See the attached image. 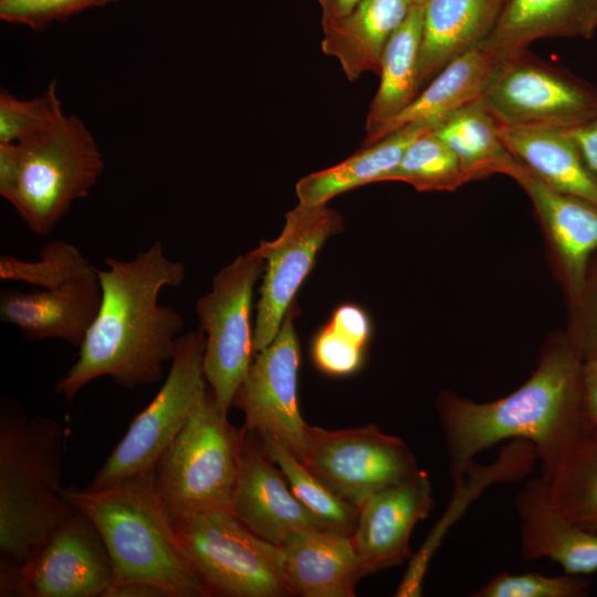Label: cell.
I'll return each instance as SVG.
<instances>
[{"instance_id":"cell-13","label":"cell","mask_w":597,"mask_h":597,"mask_svg":"<svg viewBox=\"0 0 597 597\" xmlns=\"http://www.w3.org/2000/svg\"><path fill=\"white\" fill-rule=\"evenodd\" d=\"M290 308L273 342L256 353L232 406L244 415L243 427L277 439L300 459L307 423L297 400L300 345Z\"/></svg>"},{"instance_id":"cell-25","label":"cell","mask_w":597,"mask_h":597,"mask_svg":"<svg viewBox=\"0 0 597 597\" xmlns=\"http://www.w3.org/2000/svg\"><path fill=\"white\" fill-rule=\"evenodd\" d=\"M597 32V0H507L486 41L504 59L545 38H582Z\"/></svg>"},{"instance_id":"cell-28","label":"cell","mask_w":597,"mask_h":597,"mask_svg":"<svg viewBox=\"0 0 597 597\" xmlns=\"http://www.w3.org/2000/svg\"><path fill=\"white\" fill-rule=\"evenodd\" d=\"M419 126H405L383 139L363 146L360 151L327 169L310 174L296 184L300 202L326 203L333 197L356 187L386 181L410 144L423 132Z\"/></svg>"},{"instance_id":"cell-43","label":"cell","mask_w":597,"mask_h":597,"mask_svg":"<svg viewBox=\"0 0 597 597\" xmlns=\"http://www.w3.org/2000/svg\"><path fill=\"white\" fill-rule=\"evenodd\" d=\"M427 0H411L415 6H423Z\"/></svg>"},{"instance_id":"cell-18","label":"cell","mask_w":597,"mask_h":597,"mask_svg":"<svg viewBox=\"0 0 597 597\" xmlns=\"http://www.w3.org/2000/svg\"><path fill=\"white\" fill-rule=\"evenodd\" d=\"M434 505L429 475L419 470L411 476L386 485L359 506L352 534L364 574L397 566L412 555L409 547L416 524Z\"/></svg>"},{"instance_id":"cell-41","label":"cell","mask_w":597,"mask_h":597,"mask_svg":"<svg viewBox=\"0 0 597 597\" xmlns=\"http://www.w3.org/2000/svg\"><path fill=\"white\" fill-rule=\"evenodd\" d=\"M583 390L585 407L591 426L597 425V357L583 365Z\"/></svg>"},{"instance_id":"cell-35","label":"cell","mask_w":597,"mask_h":597,"mask_svg":"<svg viewBox=\"0 0 597 597\" xmlns=\"http://www.w3.org/2000/svg\"><path fill=\"white\" fill-rule=\"evenodd\" d=\"M587 590V582L580 575L565 573L558 576H545L538 573L510 574L506 572L493 576L476 589L474 597H579Z\"/></svg>"},{"instance_id":"cell-24","label":"cell","mask_w":597,"mask_h":597,"mask_svg":"<svg viewBox=\"0 0 597 597\" xmlns=\"http://www.w3.org/2000/svg\"><path fill=\"white\" fill-rule=\"evenodd\" d=\"M499 134L511 154L546 185L597 203V177L568 130L499 124Z\"/></svg>"},{"instance_id":"cell-36","label":"cell","mask_w":597,"mask_h":597,"mask_svg":"<svg viewBox=\"0 0 597 597\" xmlns=\"http://www.w3.org/2000/svg\"><path fill=\"white\" fill-rule=\"evenodd\" d=\"M565 333L584 362L597 357V250L577 298L567 305Z\"/></svg>"},{"instance_id":"cell-20","label":"cell","mask_w":597,"mask_h":597,"mask_svg":"<svg viewBox=\"0 0 597 597\" xmlns=\"http://www.w3.org/2000/svg\"><path fill=\"white\" fill-rule=\"evenodd\" d=\"M279 547L292 596L353 597L365 576L352 535L310 528L291 534Z\"/></svg>"},{"instance_id":"cell-6","label":"cell","mask_w":597,"mask_h":597,"mask_svg":"<svg viewBox=\"0 0 597 597\" xmlns=\"http://www.w3.org/2000/svg\"><path fill=\"white\" fill-rule=\"evenodd\" d=\"M242 437V427L230 423L228 412L207 390L155 469L160 496L174 520L231 512Z\"/></svg>"},{"instance_id":"cell-7","label":"cell","mask_w":597,"mask_h":597,"mask_svg":"<svg viewBox=\"0 0 597 597\" xmlns=\"http://www.w3.org/2000/svg\"><path fill=\"white\" fill-rule=\"evenodd\" d=\"M186 556L211 596L287 597L281 549L230 511L174 520Z\"/></svg>"},{"instance_id":"cell-22","label":"cell","mask_w":597,"mask_h":597,"mask_svg":"<svg viewBox=\"0 0 597 597\" xmlns=\"http://www.w3.org/2000/svg\"><path fill=\"white\" fill-rule=\"evenodd\" d=\"M507 0H427L419 59L421 84L449 62L484 42Z\"/></svg>"},{"instance_id":"cell-3","label":"cell","mask_w":597,"mask_h":597,"mask_svg":"<svg viewBox=\"0 0 597 597\" xmlns=\"http://www.w3.org/2000/svg\"><path fill=\"white\" fill-rule=\"evenodd\" d=\"M64 429L52 418H29L10 399L0 405V596L12 597L19 570L75 510L61 478Z\"/></svg>"},{"instance_id":"cell-37","label":"cell","mask_w":597,"mask_h":597,"mask_svg":"<svg viewBox=\"0 0 597 597\" xmlns=\"http://www.w3.org/2000/svg\"><path fill=\"white\" fill-rule=\"evenodd\" d=\"M114 1L117 0H0V19L40 32L55 21Z\"/></svg>"},{"instance_id":"cell-27","label":"cell","mask_w":597,"mask_h":597,"mask_svg":"<svg viewBox=\"0 0 597 597\" xmlns=\"http://www.w3.org/2000/svg\"><path fill=\"white\" fill-rule=\"evenodd\" d=\"M423 29V7L412 6L388 40L380 61V84L369 106L366 132L396 117L419 94V59Z\"/></svg>"},{"instance_id":"cell-10","label":"cell","mask_w":597,"mask_h":597,"mask_svg":"<svg viewBox=\"0 0 597 597\" xmlns=\"http://www.w3.org/2000/svg\"><path fill=\"white\" fill-rule=\"evenodd\" d=\"M300 460L357 509L374 492L420 470L407 443L374 423L341 430L307 425Z\"/></svg>"},{"instance_id":"cell-14","label":"cell","mask_w":597,"mask_h":597,"mask_svg":"<svg viewBox=\"0 0 597 597\" xmlns=\"http://www.w3.org/2000/svg\"><path fill=\"white\" fill-rule=\"evenodd\" d=\"M115 578L100 533L75 510L21 566L14 597H104Z\"/></svg>"},{"instance_id":"cell-30","label":"cell","mask_w":597,"mask_h":597,"mask_svg":"<svg viewBox=\"0 0 597 597\" xmlns=\"http://www.w3.org/2000/svg\"><path fill=\"white\" fill-rule=\"evenodd\" d=\"M553 506L580 527L597 533V425L547 480Z\"/></svg>"},{"instance_id":"cell-26","label":"cell","mask_w":597,"mask_h":597,"mask_svg":"<svg viewBox=\"0 0 597 597\" xmlns=\"http://www.w3.org/2000/svg\"><path fill=\"white\" fill-rule=\"evenodd\" d=\"M412 6L411 0H362L346 17L323 25V52L338 60L349 81L379 73L384 49Z\"/></svg>"},{"instance_id":"cell-19","label":"cell","mask_w":597,"mask_h":597,"mask_svg":"<svg viewBox=\"0 0 597 597\" xmlns=\"http://www.w3.org/2000/svg\"><path fill=\"white\" fill-rule=\"evenodd\" d=\"M504 60L486 40L457 56L408 107L366 136L363 146L405 126L436 129L458 111L483 100Z\"/></svg>"},{"instance_id":"cell-39","label":"cell","mask_w":597,"mask_h":597,"mask_svg":"<svg viewBox=\"0 0 597 597\" xmlns=\"http://www.w3.org/2000/svg\"><path fill=\"white\" fill-rule=\"evenodd\" d=\"M568 132L577 143L588 167L597 177V118Z\"/></svg>"},{"instance_id":"cell-32","label":"cell","mask_w":597,"mask_h":597,"mask_svg":"<svg viewBox=\"0 0 597 597\" xmlns=\"http://www.w3.org/2000/svg\"><path fill=\"white\" fill-rule=\"evenodd\" d=\"M386 181H404L418 191H453L469 182L459 159L433 129L410 144Z\"/></svg>"},{"instance_id":"cell-23","label":"cell","mask_w":597,"mask_h":597,"mask_svg":"<svg viewBox=\"0 0 597 597\" xmlns=\"http://www.w3.org/2000/svg\"><path fill=\"white\" fill-rule=\"evenodd\" d=\"M537 461L535 447L521 439L510 440L499 451L498 459L489 465L472 462L463 481L453 486L452 499L443 516L429 533L420 548L411 555L397 597H418L429 563L450 526L458 520L470 502L476 499L490 484L517 481L532 471Z\"/></svg>"},{"instance_id":"cell-11","label":"cell","mask_w":597,"mask_h":597,"mask_svg":"<svg viewBox=\"0 0 597 597\" xmlns=\"http://www.w3.org/2000/svg\"><path fill=\"white\" fill-rule=\"evenodd\" d=\"M483 103L505 126L573 129L597 118V90L526 50L503 61Z\"/></svg>"},{"instance_id":"cell-5","label":"cell","mask_w":597,"mask_h":597,"mask_svg":"<svg viewBox=\"0 0 597 597\" xmlns=\"http://www.w3.org/2000/svg\"><path fill=\"white\" fill-rule=\"evenodd\" d=\"M102 153L84 123L64 115L28 139L0 144V195L27 227L48 235L103 172Z\"/></svg>"},{"instance_id":"cell-9","label":"cell","mask_w":597,"mask_h":597,"mask_svg":"<svg viewBox=\"0 0 597 597\" xmlns=\"http://www.w3.org/2000/svg\"><path fill=\"white\" fill-rule=\"evenodd\" d=\"M264 270L265 260L255 249L239 255L217 273L211 291L196 304L206 338L203 376L226 412L252 363V294Z\"/></svg>"},{"instance_id":"cell-31","label":"cell","mask_w":597,"mask_h":597,"mask_svg":"<svg viewBox=\"0 0 597 597\" xmlns=\"http://www.w3.org/2000/svg\"><path fill=\"white\" fill-rule=\"evenodd\" d=\"M258 437L265 452L282 471L294 495L327 528L352 535L356 527L358 509L332 491L277 439Z\"/></svg>"},{"instance_id":"cell-15","label":"cell","mask_w":597,"mask_h":597,"mask_svg":"<svg viewBox=\"0 0 597 597\" xmlns=\"http://www.w3.org/2000/svg\"><path fill=\"white\" fill-rule=\"evenodd\" d=\"M511 178L534 207L551 269L569 305L577 298L597 250V203L549 187L521 163Z\"/></svg>"},{"instance_id":"cell-16","label":"cell","mask_w":597,"mask_h":597,"mask_svg":"<svg viewBox=\"0 0 597 597\" xmlns=\"http://www.w3.org/2000/svg\"><path fill=\"white\" fill-rule=\"evenodd\" d=\"M102 302L100 270L91 264L78 273L31 292L3 289L0 318L29 341L57 338L80 347Z\"/></svg>"},{"instance_id":"cell-34","label":"cell","mask_w":597,"mask_h":597,"mask_svg":"<svg viewBox=\"0 0 597 597\" xmlns=\"http://www.w3.org/2000/svg\"><path fill=\"white\" fill-rule=\"evenodd\" d=\"M64 113L55 83L39 96L22 101L7 90L0 94V144L28 139L56 124Z\"/></svg>"},{"instance_id":"cell-4","label":"cell","mask_w":597,"mask_h":597,"mask_svg":"<svg viewBox=\"0 0 597 597\" xmlns=\"http://www.w3.org/2000/svg\"><path fill=\"white\" fill-rule=\"evenodd\" d=\"M61 493L100 533L115 582L151 583L169 597H210L181 546L155 471L103 489L62 488Z\"/></svg>"},{"instance_id":"cell-17","label":"cell","mask_w":597,"mask_h":597,"mask_svg":"<svg viewBox=\"0 0 597 597\" xmlns=\"http://www.w3.org/2000/svg\"><path fill=\"white\" fill-rule=\"evenodd\" d=\"M242 430L231 513L258 536L277 546L295 532L326 527L294 495L259 437L243 426Z\"/></svg>"},{"instance_id":"cell-2","label":"cell","mask_w":597,"mask_h":597,"mask_svg":"<svg viewBox=\"0 0 597 597\" xmlns=\"http://www.w3.org/2000/svg\"><path fill=\"white\" fill-rule=\"evenodd\" d=\"M105 264L98 313L55 386L67 401L100 377L128 389L159 381L184 327L182 315L160 304L159 294L184 282L185 265L170 260L159 240L132 260L106 258Z\"/></svg>"},{"instance_id":"cell-38","label":"cell","mask_w":597,"mask_h":597,"mask_svg":"<svg viewBox=\"0 0 597 597\" xmlns=\"http://www.w3.org/2000/svg\"><path fill=\"white\" fill-rule=\"evenodd\" d=\"M365 348L366 345L328 322L314 338L312 356L323 373L344 376L360 367Z\"/></svg>"},{"instance_id":"cell-29","label":"cell","mask_w":597,"mask_h":597,"mask_svg":"<svg viewBox=\"0 0 597 597\" xmlns=\"http://www.w3.org/2000/svg\"><path fill=\"white\" fill-rule=\"evenodd\" d=\"M459 159L469 181L502 174L511 177L520 161L499 134V123L483 100L450 116L433 129Z\"/></svg>"},{"instance_id":"cell-21","label":"cell","mask_w":597,"mask_h":597,"mask_svg":"<svg viewBox=\"0 0 597 597\" xmlns=\"http://www.w3.org/2000/svg\"><path fill=\"white\" fill-rule=\"evenodd\" d=\"M514 503L523 559L548 558L572 575L597 570V533L580 527L553 506L544 476L526 481Z\"/></svg>"},{"instance_id":"cell-1","label":"cell","mask_w":597,"mask_h":597,"mask_svg":"<svg viewBox=\"0 0 597 597\" xmlns=\"http://www.w3.org/2000/svg\"><path fill=\"white\" fill-rule=\"evenodd\" d=\"M583 365L565 331H556L541 344L530 377L510 395L476 402L442 390L436 408L452 485L463 481L476 454L514 439L535 447L541 475L549 480L593 427L585 407Z\"/></svg>"},{"instance_id":"cell-42","label":"cell","mask_w":597,"mask_h":597,"mask_svg":"<svg viewBox=\"0 0 597 597\" xmlns=\"http://www.w3.org/2000/svg\"><path fill=\"white\" fill-rule=\"evenodd\" d=\"M360 1L362 0H318L322 10V25L329 24L346 17Z\"/></svg>"},{"instance_id":"cell-8","label":"cell","mask_w":597,"mask_h":597,"mask_svg":"<svg viewBox=\"0 0 597 597\" xmlns=\"http://www.w3.org/2000/svg\"><path fill=\"white\" fill-rule=\"evenodd\" d=\"M205 345V334L200 328L177 338L163 386L135 416L124 437L85 489L107 488L155 471L158 461L207 392Z\"/></svg>"},{"instance_id":"cell-40","label":"cell","mask_w":597,"mask_h":597,"mask_svg":"<svg viewBox=\"0 0 597 597\" xmlns=\"http://www.w3.org/2000/svg\"><path fill=\"white\" fill-rule=\"evenodd\" d=\"M104 597H169L166 590L142 580L115 582Z\"/></svg>"},{"instance_id":"cell-12","label":"cell","mask_w":597,"mask_h":597,"mask_svg":"<svg viewBox=\"0 0 597 597\" xmlns=\"http://www.w3.org/2000/svg\"><path fill=\"white\" fill-rule=\"evenodd\" d=\"M342 229V217L326 203L298 201L286 213L280 237L273 241H263L255 249L265 260L252 338L255 354L273 342L318 250Z\"/></svg>"},{"instance_id":"cell-33","label":"cell","mask_w":597,"mask_h":597,"mask_svg":"<svg viewBox=\"0 0 597 597\" xmlns=\"http://www.w3.org/2000/svg\"><path fill=\"white\" fill-rule=\"evenodd\" d=\"M91 264L73 244L51 241L42 248L36 261H24L9 254L1 255L0 277L45 287L78 273Z\"/></svg>"}]
</instances>
